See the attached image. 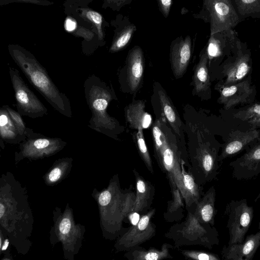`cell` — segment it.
Returning <instances> with one entry per match:
<instances>
[{"instance_id": "34", "label": "cell", "mask_w": 260, "mask_h": 260, "mask_svg": "<svg viewBox=\"0 0 260 260\" xmlns=\"http://www.w3.org/2000/svg\"><path fill=\"white\" fill-rule=\"evenodd\" d=\"M80 15L86 20L90 21L96 28L98 38L100 41L104 39V33L102 25L103 23V17L99 13L90 9H80Z\"/></svg>"}, {"instance_id": "37", "label": "cell", "mask_w": 260, "mask_h": 260, "mask_svg": "<svg viewBox=\"0 0 260 260\" xmlns=\"http://www.w3.org/2000/svg\"><path fill=\"white\" fill-rule=\"evenodd\" d=\"M173 201L169 206V211L174 212L183 206L182 194L177 188H172Z\"/></svg>"}, {"instance_id": "17", "label": "cell", "mask_w": 260, "mask_h": 260, "mask_svg": "<svg viewBox=\"0 0 260 260\" xmlns=\"http://www.w3.org/2000/svg\"><path fill=\"white\" fill-rule=\"evenodd\" d=\"M240 49L238 48L236 56L224 67L225 80L223 86L233 85L242 81L250 69V56L248 54L244 53Z\"/></svg>"}, {"instance_id": "19", "label": "cell", "mask_w": 260, "mask_h": 260, "mask_svg": "<svg viewBox=\"0 0 260 260\" xmlns=\"http://www.w3.org/2000/svg\"><path fill=\"white\" fill-rule=\"evenodd\" d=\"M182 236L189 240L199 241L208 247L218 243L217 236L208 232L201 225V221L194 214L188 213L187 219L181 230Z\"/></svg>"}, {"instance_id": "14", "label": "cell", "mask_w": 260, "mask_h": 260, "mask_svg": "<svg viewBox=\"0 0 260 260\" xmlns=\"http://www.w3.org/2000/svg\"><path fill=\"white\" fill-rule=\"evenodd\" d=\"M155 210H150L142 216L136 225L129 229L118 240V244L121 247L129 248L149 239L154 230L150 222Z\"/></svg>"}, {"instance_id": "35", "label": "cell", "mask_w": 260, "mask_h": 260, "mask_svg": "<svg viewBox=\"0 0 260 260\" xmlns=\"http://www.w3.org/2000/svg\"><path fill=\"white\" fill-rule=\"evenodd\" d=\"M4 106L8 112L19 133L25 140L29 135L34 132V131L32 129L26 126L21 115L18 112L15 111L7 105H5Z\"/></svg>"}, {"instance_id": "21", "label": "cell", "mask_w": 260, "mask_h": 260, "mask_svg": "<svg viewBox=\"0 0 260 260\" xmlns=\"http://www.w3.org/2000/svg\"><path fill=\"white\" fill-rule=\"evenodd\" d=\"M144 56L141 48L135 46L131 51L128 61L127 79L130 89L136 90L140 84L144 72Z\"/></svg>"}, {"instance_id": "27", "label": "cell", "mask_w": 260, "mask_h": 260, "mask_svg": "<svg viewBox=\"0 0 260 260\" xmlns=\"http://www.w3.org/2000/svg\"><path fill=\"white\" fill-rule=\"evenodd\" d=\"M208 58L207 52L202 53L195 69L193 82L197 93L205 91L210 87V78L207 68Z\"/></svg>"}, {"instance_id": "24", "label": "cell", "mask_w": 260, "mask_h": 260, "mask_svg": "<svg viewBox=\"0 0 260 260\" xmlns=\"http://www.w3.org/2000/svg\"><path fill=\"white\" fill-rule=\"evenodd\" d=\"M0 135L1 140L12 144H20L25 140L4 106L0 109Z\"/></svg>"}, {"instance_id": "25", "label": "cell", "mask_w": 260, "mask_h": 260, "mask_svg": "<svg viewBox=\"0 0 260 260\" xmlns=\"http://www.w3.org/2000/svg\"><path fill=\"white\" fill-rule=\"evenodd\" d=\"M215 189L212 187L197 204L195 215L201 222L212 225L214 224L215 214Z\"/></svg>"}, {"instance_id": "8", "label": "cell", "mask_w": 260, "mask_h": 260, "mask_svg": "<svg viewBox=\"0 0 260 260\" xmlns=\"http://www.w3.org/2000/svg\"><path fill=\"white\" fill-rule=\"evenodd\" d=\"M9 74L15 93L18 112L32 118L42 117L48 110L34 93L28 88L19 71L9 67Z\"/></svg>"}, {"instance_id": "5", "label": "cell", "mask_w": 260, "mask_h": 260, "mask_svg": "<svg viewBox=\"0 0 260 260\" xmlns=\"http://www.w3.org/2000/svg\"><path fill=\"white\" fill-rule=\"evenodd\" d=\"M30 212L27 190L8 172L0 178V223L9 232Z\"/></svg>"}, {"instance_id": "32", "label": "cell", "mask_w": 260, "mask_h": 260, "mask_svg": "<svg viewBox=\"0 0 260 260\" xmlns=\"http://www.w3.org/2000/svg\"><path fill=\"white\" fill-rule=\"evenodd\" d=\"M169 256L168 247L164 244L161 250L151 249L148 251H135L133 253V260H161Z\"/></svg>"}, {"instance_id": "3", "label": "cell", "mask_w": 260, "mask_h": 260, "mask_svg": "<svg viewBox=\"0 0 260 260\" xmlns=\"http://www.w3.org/2000/svg\"><path fill=\"white\" fill-rule=\"evenodd\" d=\"M152 127L155 157L169 177L172 188L179 189L183 198L185 196L181 170V152L176 135L167 124L162 113Z\"/></svg>"}, {"instance_id": "9", "label": "cell", "mask_w": 260, "mask_h": 260, "mask_svg": "<svg viewBox=\"0 0 260 260\" xmlns=\"http://www.w3.org/2000/svg\"><path fill=\"white\" fill-rule=\"evenodd\" d=\"M204 6L209 14L211 36L232 30L239 22V15L230 0H206Z\"/></svg>"}, {"instance_id": "30", "label": "cell", "mask_w": 260, "mask_h": 260, "mask_svg": "<svg viewBox=\"0 0 260 260\" xmlns=\"http://www.w3.org/2000/svg\"><path fill=\"white\" fill-rule=\"evenodd\" d=\"M238 14L242 17H260V0H235Z\"/></svg>"}, {"instance_id": "41", "label": "cell", "mask_w": 260, "mask_h": 260, "mask_svg": "<svg viewBox=\"0 0 260 260\" xmlns=\"http://www.w3.org/2000/svg\"><path fill=\"white\" fill-rule=\"evenodd\" d=\"M19 2V3H31L34 4L40 5H52L53 3L48 1H36V0H17L15 1H11L10 2Z\"/></svg>"}, {"instance_id": "38", "label": "cell", "mask_w": 260, "mask_h": 260, "mask_svg": "<svg viewBox=\"0 0 260 260\" xmlns=\"http://www.w3.org/2000/svg\"><path fill=\"white\" fill-rule=\"evenodd\" d=\"M172 2L171 0H159L157 1L159 9L164 17H167L168 16Z\"/></svg>"}, {"instance_id": "28", "label": "cell", "mask_w": 260, "mask_h": 260, "mask_svg": "<svg viewBox=\"0 0 260 260\" xmlns=\"http://www.w3.org/2000/svg\"><path fill=\"white\" fill-rule=\"evenodd\" d=\"M184 162L181 161V170L183 176V184L185 196L184 200L187 206H191L193 203L197 204L200 199V189L192 176L186 172L184 169Z\"/></svg>"}, {"instance_id": "16", "label": "cell", "mask_w": 260, "mask_h": 260, "mask_svg": "<svg viewBox=\"0 0 260 260\" xmlns=\"http://www.w3.org/2000/svg\"><path fill=\"white\" fill-rule=\"evenodd\" d=\"M253 91V88L247 80L223 86L218 102L228 110L238 105L248 103L252 98Z\"/></svg>"}, {"instance_id": "6", "label": "cell", "mask_w": 260, "mask_h": 260, "mask_svg": "<svg viewBox=\"0 0 260 260\" xmlns=\"http://www.w3.org/2000/svg\"><path fill=\"white\" fill-rule=\"evenodd\" d=\"M67 142L59 138H51L33 132L19 144L15 153V164L24 158L36 160L51 156L62 150Z\"/></svg>"}, {"instance_id": "15", "label": "cell", "mask_w": 260, "mask_h": 260, "mask_svg": "<svg viewBox=\"0 0 260 260\" xmlns=\"http://www.w3.org/2000/svg\"><path fill=\"white\" fill-rule=\"evenodd\" d=\"M260 246V231L247 236L241 243L228 244L221 252L223 260H252Z\"/></svg>"}, {"instance_id": "33", "label": "cell", "mask_w": 260, "mask_h": 260, "mask_svg": "<svg viewBox=\"0 0 260 260\" xmlns=\"http://www.w3.org/2000/svg\"><path fill=\"white\" fill-rule=\"evenodd\" d=\"M135 29L136 27L133 25L127 26L123 29L114 40L110 51L115 52L123 48L131 40Z\"/></svg>"}, {"instance_id": "42", "label": "cell", "mask_w": 260, "mask_h": 260, "mask_svg": "<svg viewBox=\"0 0 260 260\" xmlns=\"http://www.w3.org/2000/svg\"><path fill=\"white\" fill-rule=\"evenodd\" d=\"M2 260H11L10 258L5 257L2 259Z\"/></svg>"}, {"instance_id": "39", "label": "cell", "mask_w": 260, "mask_h": 260, "mask_svg": "<svg viewBox=\"0 0 260 260\" xmlns=\"http://www.w3.org/2000/svg\"><path fill=\"white\" fill-rule=\"evenodd\" d=\"M64 28L69 32L75 31L77 28L76 21L70 16L67 17L64 22Z\"/></svg>"}, {"instance_id": "20", "label": "cell", "mask_w": 260, "mask_h": 260, "mask_svg": "<svg viewBox=\"0 0 260 260\" xmlns=\"http://www.w3.org/2000/svg\"><path fill=\"white\" fill-rule=\"evenodd\" d=\"M125 117L130 127L137 130L147 128L152 123L151 116L145 111V102L142 100L134 101L127 106Z\"/></svg>"}, {"instance_id": "13", "label": "cell", "mask_w": 260, "mask_h": 260, "mask_svg": "<svg viewBox=\"0 0 260 260\" xmlns=\"http://www.w3.org/2000/svg\"><path fill=\"white\" fill-rule=\"evenodd\" d=\"M260 138V131L250 129L242 132L235 131L231 133L223 145L218 161L234 155L248 147L256 144Z\"/></svg>"}, {"instance_id": "12", "label": "cell", "mask_w": 260, "mask_h": 260, "mask_svg": "<svg viewBox=\"0 0 260 260\" xmlns=\"http://www.w3.org/2000/svg\"><path fill=\"white\" fill-rule=\"evenodd\" d=\"M233 176L238 180L249 179L260 173V142L248 148L241 157L230 162Z\"/></svg>"}, {"instance_id": "26", "label": "cell", "mask_w": 260, "mask_h": 260, "mask_svg": "<svg viewBox=\"0 0 260 260\" xmlns=\"http://www.w3.org/2000/svg\"><path fill=\"white\" fill-rule=\"evenodd\" d=\"M136 183V194L132 212L142 211L149 205L152 198V186L134 171Z\"/></svg>"}, {"instance_id": "4", "label": "cell", "mask_w": 260, "mask_h": 260, "mask_svg": "<svg viewBox=\"0 0 260 260\" xmlns=\"http://www.w3.org/2000/svg\"><path fill=\"white\" fill-rule=\"evenodd\" d=\"M84 90L92 113L88 126L97 132L117 139V135L122 127L107 113V107L113 99L109 89L98 77L92 75L85 81Z\"/></svg>"}, {"instance_id": "1", "label": "cell", "mask_w": 260, "mask_h": 260, "mask_svg": "<svg viewBox=\"0 0 260 260\" xmlns=\"http://www.w3.org/2000/svg\"><path fill=\"white\" fill-rule=\"evenodd\" d=\"M8 48L12 58L31 85L56 110L64 116L71 117L69 99L59 90L34 55L18 44H9Z\"/></svg>"}, {"instance_id": "18", "label": "cell", "mask_w": 260, "mask_h": 260, "mask_svg": "<svg viewBox=\"0 0 260 260\" xmlns=\"http://www.w3.org/2000/svg\"><path fill=\"white\" fill-rule=\"evenodd\" d=\"M191 41L190 36L181 38L171 49V62L173 74L176 78L185 72L191 56Z\"/></svg>"}, {"instance_id": "23", "label": "cell", "mask_w": 260, "mask_h": 260, "mask_svg": "<svg viewBox=\"0 0 260 260\" xmlns=\"http://www.w3.org/2000/svg\"><path fill=\"white\" fill-rule=\"evenodd\" d=\"M72 157H66L56 160L43 176L45 183L48 186L57 185L69 175L73 166Z\"/></svg>"}, {"instance_id": "31", "label": "cell", "mask_w": 260, "mask_h": 260, "mask_svg": "<svg viewBox=\"0 0 260 260\" xmlns=\"http://www.w3.org/2000/svg\"><path fill=\"white\" fill-rule=\"evenodd\" d=\"M133 137L142 159L144 161L148 170L151 173H153L152 162L146 145L143 129H139L137 130Z\"/></svg>"}, {"instance_id": "43", "label": "cell", "mask_w": 260, "mask_h": 260, "mask_svg": "<svg viewBox=\"0 0 260 260\" xmlns=\"http://www.w3.org/2000/svg\"><path fill=\"white\" fill-rule=\"evenodd\" d=\"M258 229L260 231V220H259V224H258Z\"/></svg>"}, {"instance_id": "7", "label": "cell", "mask_w": 260, "mask_h": 260, "mask_svg": "<svg viewBox=\"0 0 260 260\" xmlns=\"http://www.w3.org/2000/svg\"><path fill=\"white\" fill-rule=\"evenodd\" d=\"M224 213L228 217V244L242 243L252 221L253 207L246 199L232 200L227 204Z\"/></svg>"}, {"instance_id": "2", "label": "cell", "mask_w": 260, "mask_h": 260, "mask_svg": "<svg viewBox=\"0 0 260 260\" xmlns=\"http://www.w3.org/2000/svg\"><path fill=\"white\" fill-rule=\"evenodd\" d=\"M92 196L98 205L102 226L110 233L118 231L123 219L132 212L136 198L134 192L120 188L117 175L111 178L106 188L102 191L94 188Z\"/></svg>"}, {"instance_id": "29", "label": "cell", "mask_w": 260, "mask_h": 260, "mask_svg": "<svg viewBox=\"0 0 260 260\" xmlns=\"http://www.w3.org/2000/svg\"><path fill=\"white\" fill-rule=\"evenodd\" d=\"M234 117L248 122L252 126L251 129H256L260 126V104H254L240 110Z\"/></svg>"}, {"instance_id": "11", "label": "cell", "mask_w": 260, "mask_h": 260, "mask_svg": "<svg viewBox=\"0 0 260 260\" xmlns=\"http://www.w3.org/2000/svg\"><path fill=\"white\" fill-rule=\"evenodd\" d=\"M55 232L61 242L64 250L73 252L77 244L81 240V228L76 224L73 210L68 204L63 213L56 217Z\"/></svg>"}, {"instance_id": "10", "label": "cell", "mask_w": 260, "mask_h": 260, "mask_svg": "<svg viewBox=\"0 0 260 260\" xmlns=\"http://www.w3.org/2000/svg\"><path fill=\"white\" fill-rule=\"evenodd\" d=\"M197 134V144L192 156L193 161H195L197 169L206 180H209L214 178L217 173V150L210 141L205 139L202 132L198 130Z\"/></svg>"}, {"instance_id": "22", "label": "cell", "mask_w": 260, "mask_h": 260, "mask_svg": "<svg viewBox=\"0 0 260 260\" xmlns=\"http://www.w3.org/2000/svg\"><path fill=\"white\" fill-rule=\"evenodd\" d=\"M162 114L179 139L183 138L182 122L178 112L166 91L160 87L158 90Z\"/></svg>"}, {"instance_id": "36", "label": "cell", "mask_w": 260, "mask_h": 260, "mask_svg": "<svg viewBox=\"0 0 260 260\" xmlns=\"http://www.w3.org/2000/svg\"><path fill=\"white\" fill-rule=\"evenodd\" d=\"M182 252L187 257L194 260H220L217 255L206 252L185 250Z\"/></svg>"}, {"instance_id": "40", "label": "cell", "mask_w": 260, "mask_h": 260, "mask_svg": "<svg viewBox=\"0 0 260 260\" xmlns=\"http://www.w3.org/2000/svg\"><path fill=\"white\" fill-rule=\"evenodd\" d=\"M128 2L127 0L106 1H105V3L107 5L110 6L111 7L116 9L120 8L124 5L127 4Z\"/></svg>"}]
</instances>
